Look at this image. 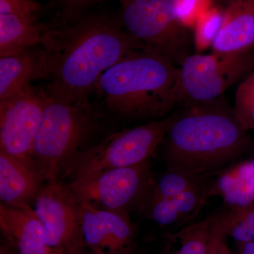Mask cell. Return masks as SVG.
Listing matches in <instances>:
<instances>
[{
    "label": "cell",
    "mask_w": 254,
    "mask_h": 254,
    "mask_svg": "<svg viewBox=\"0 0 254 254\" xmlns=\"http://www.w3.org/2000/svg\"><path fill=\"white\" fill-rule=\"evenodd\" d=\"M143 49L120 19L103 15L83 16L70 26L55 29L42 50L45 88L53 98H88L100 76L120 60Z\"/></svg>",
    "instance_id": "6da1fadb"
},
{
    "label": "cell",
    "mask_w": 254,
    "mask_h": 254,
    "mask_svg": "<svg viewBox=\"0 0 254 254\" xmlns=\"http://www.w3.org/2000/svg\"><path fill=\"white\" fill-rule=\"evenodd\" d=\"M166 137L168 170L198 177L225 168L248 142L235 113L215 108H193L172 117Z\"/></svg>",
    "instance_id": "7a4b0ae2"
},
{
    "label": "cell",
    "mask_w": 254,
    "mask_h": 254,
    "mask_svg": "<svg viewBox=\"0 0 254 254\" xmlns=\"http://www.w3.org/2000/svg\"><path fill=\"white\" fill-rule=\"evenodd\" d=\"M180 67L152 50H137L100 76L97 90L112 113L163 117L180 101Z\"/></svg>",
    "instance_id": "3957f363"
},
{
    "label": "cell",
    "mask_w": 254,
    "mask_h": 254,
    "mask_svg": "<svg viewBox=\"0 0 254 254\" xmlns=\"http://www.w3.org/2000/svg\"><path fill=\"white\" fill-rule=\"evenodd\" d=\"M100 124L99 112L88 98L66 100L48 95L31 153L41 181H59L88 149Z\"/></svg>",
    "instance_id": "277c9868"
},
{
    "label": "cell",
    "mask_w": 254,
    "mask_h": 254,
    "mask_svg": "<svg viewBox=\"0 0 254 254\" xmlns=\"http://www.w3.org/2000/svg\"><path fill=\"white\" fill-rule=\"evenodd\" d=\"M120 21L143 49L175 64L190 56L191 39L180 17V0H121Z\"/></svg>",
    "instance_id": "5b68a950"
},
{
    "label": "cell",
    "mask_w": 254,
    "mask_h": 254,
    "mask_svg": "<svg viewBox=\"0 0 254 254\" xmlns=\"http://www.w3.org/2000/svg\"><path fill=\"white\" fill-rule=\"evenodd\" d=\"M172 117L114 133L81 153L68 170L73 180L149 161L166 137Z\"/></svg>",
    "instance_id": "8992f818"
},
{
    "label": "cell",
    "mask_w": 254,
    "mask_h": 254,
    "mask_svg": "<svg viewBox=\"0 0 254 254\" xmlns=\"http://www.w3.org/2000/svg\"><path fill=\"white\" fill-rule=\"evenodd\" d=\"M251 49L187 57L180 67V101L207 103L221 95L254 69V52Z\"/></svg>",
    "instance_id": "52a82bcc"
},
{
    "label": "cell",
    "mask_w": 254,
    "mask_h": 254,
    "mask_svg": "<svg viewBox=\"0 0 254 254\" xmlns=\"http://www.w3.org/2000/svg\"><path fill=\"white\" fill-rule=\"evenodd\" d=\"M69 186L83 203L127 213L128 209L149 196L154 182L150 162L147 161L76 179Z\"/></svg>",
    "instance_id": "ba28073f"
},
{
    "label": "cell",
    "mask_w": 254,
    "mask_h": 254,
    "mask_svg": "<svg viewBox=\"0 0 254 254\" xmlns=\"http://www.w3.org/2000/svg\"><path fill=\"white\" fill-rule=\"evenodd\" d=\"M34 203L50 248L69 254L86 247L82 237L81 202L69 185L48 182L41 187Z\"/></svg>",
    "instance_id": "9c48e42d"
},
{
    "label": "cell",
    "mask_w": 254,
    "mask_h": 254,
    "mask_svg": "<svg viewBox=\"0 0 254 254\" xmlns=\"http://www.w3.org/2000/svg\"><path fill=\"white\" fill-rule=\"evenodd\" d=\"M48 99L45 88L31 85L0 101V150L35 170L32 150Z\"/></svg>",
    "instance_id": "30bf717a"
},
{
    "label": "cell",
    "mask_w": 254,
    "mask_h": 254,
    "mask_svg": "<svg viewBox=\"0 0 254 254\" xmlns=\"http://www.w3.org/2000/svg\"><path fill=\"white\" fill-rule=\"evenodd\" d=\"M81 223L83 242L91 250L98 254L128 252L134 232L127 212L97 208L81 202Z\"/></svg>",
    "instance_id": "8fae6325"
},
{
    "label": "cell",
    "mask_w": 254,
    "mask_h": 254,
    "mask_svg": "<svg viewBox=\"0 0 254 254\" xmlns=\"http://www.w3.org/2000/svg\"><path fill=\"white\" fill-rule=\"evenodd\" d=\"M0 227L6 241L18 254H53L46 234L31 205L10 207L0 205Z\"/></svg>",
    "instance_id": "7c38bea8"
},
{
    "label": "cell",
    "mask_w": 254,
    "mask_h": 254,
    "mask_svg": "<svg viewBox=\"0 0 254 254\" xmlns=\"http://www.w3.org/2000/svg\"><path fill=\"white\" fill-rule=\"evenodd\" d=\"M254 46V0H231L212 45L213 53H237Z\"/></svg>",
    "instance_id": "4fadbf2b"
},
{
    "label": "cell",
    "mask_w": 254,
    "mask_h": 254,
    "mask_svg": "<svg viewBox=\"0 0 254 254\" xmlns=\"http://www.w3.org/2000/svg\"><path fill=\"white\" fill-rule=\"evenodd\" d=\"M41 182L34 168L0 150L1 204L24 207L34 203Z\"/></svg>",
    "instance_id": "5bb4252c"
},
{
    "label": "cell",
    "mask_w": 254,
    "mask_h": 254,
    "mask_svg": "<svg viewBox=\"0 0 254 254\" xmlns=\"http://www.w3.org/2000/svg\"><path fill=\"white\" fill-rule=\"evenodd\" d=\"M54 30L41 22L38 16L0 14V56L16 54L38 44L46 46Z\"/></svg>",
    "instance_id": "9a60e30c"
},
{
    "label": "cell",
    "mask_w": 254,
    "mask_h": 254,
    "mask_svg": "<svg viewBox=\"0 0 254 254\" xmlns=\"http://www.w3.org/2000/svg\"><path fill=\"white\" fill-rule=\"evenodd\" d=\"M42 51L23 50L0 58V101L17 95L31 86L32 81L43 78Z\"/></svg>",
    "instance_id": "2e32d148"
},
{
    "label": "cell",
    "mask_w": 254,
    "mask_h": 254,
    "mask_svg": "<svg viewBox=\"0 0 254 254\" xmlns=\"http://www.w3.org/2000/svg\"><path fill=\"white\" fill-rule=\"evenodd\" d=\"M214 192L223 196L234 210L254 205V169L252 163L241 164L218 179Z\"/></svg>",
    "instance_id": "e0dca14e"
},
{
    "label": "cell",
    "mask_w": 254,
    "mask_h": 254,
    "mask_svg": "<svg viewBox=\"0 0 254 254\" xmlns=\"http://www.w3.org/2000/svg\"><path fill=\"white\" fill-rule=\"evenodd\" d=\"M213 215L165 236L163 254H205Z\"/></svg>",
    "instance_id": "ac0fdd59"
},
{
    "label": "cell",
    "mask_w": 254,
    "mask_h": 254,
    "mask_svg": "<svg viewBox=\"0 0 254 254\" xmlns=\"http://www.w3.org/2000/svg\"><path fill=\"white\" fill-rule=\"evenodd\" d=\"M201 177L190 176L177 172L170 171L165 174L156 184H154L149 197L173 198L192 187L201 184Z\"/></svg>",
    "instance_id": "d6986e66"
},
{
    "label": "cell",
    "mask_w": 254,
    "mask_h": 254,
    "mask_svg": "<svg viewBox=\"0 0 254 254\" xmlns=\"http://www.w3.org/2000/svg\"><path fill=\"white\" fill-rule=\"evenodd\" d=\"M223 14L218 10L208 9L198 18L193 26V42L198 53L213 45L221 26Z\"/></svg>",
    "instance_id": "ffe728a7"
},
{
    "label": "cell",
    "mask_w": 254,
    "mask_h": 254,
    "mask_svg": "<svg viewBox=\"0 0 254 254\" xmlns=\"http://www.w3.org/2000/svg\"><path fill=\"white\" fill-rule=\"evenodd\" d=\"M234 113L246 131L254 130V72L237 88Z\"/></svg>",
    "instance_id": "44dd1931"
},
{
    "label": "cell",
    "mask_w": 254,
    "mask_h": 254,
    "mask_svg": "<svg viewBox=\"0 0 254 254\" xmlns=\"http://www.w3.org/2000/svg\"><path fill=\"white\" fill-rule=\"evenodd\" d=\"M227 235L238 244L254 241V205L242 210H230Z\"/></svg>",
    "instance_id": "7402d4cb"
},
{
    "label": "cell",
    "mask_w": 254,
    "mask_h": 254,
    "mask_svg": "<svg viewBox=\"0 0 254 254\" xmlns=\"http://www.w3.org/2000/svg\"><path fill=\"white\" fill-rule=\"evenodd\" d=\"M230 211L213 215L205 254H232L226 242Z\"/></svg>",
    "instance_id": "603a6c76"
},
{
    "label": "cell",
    "mask_w": 254,
    "mask_h": 254,
    "mask_svg": "<svg viewBox=\"0 0 254 254\" xmlns=\"http://www.w3.org/2000/svg\"><path fill=\"white\" fill-rule=\"evenodd\" d=\"M208 193V190H205L200 184L173 198L181 219L195 215L205 203Z\"/></svg>",
    "instance_id": "cb8c5ba5"
},
{
    "label": "cell",
    "mask_w": 254,
    "mask_h": 254,
    "mask_svg": "<svg viewBox=\"0 0 254 254\" xmlns=\"http://www.w3.org/2000/svg\"><path fill=\"white\" fill-rule=\"evenodd\" d=\"M149 198L148 214L157 224L169 226L182 220L173 198Z\"/></svg>",
    "instance_id": "d4e9b609"
},
{
    "label": "cell",
    "mask_w": 254,
    "mask_h": 254,
    "mask_svg": "<svg viewBox=\"0 0 254 254\" xmlns=\"http://www.w3.org/2000/svg\"><path fill=\"white\" fill-rule=\"evenodd\" d=\"M209 0H180V17L183 24L193 28L198 18L209 9Z\"/></svg>",
    "instance_id": "484cf974"
},
{
    "label": "cell",
    "mask_w": 254,
    "mask_h": 254,
    "mask_svg": "<svg viewBox=\"0 0 254 254\" xmlns=\"http://www.w3.org/2000/svg\"><path fill=\"white\" fill-rule=\"evenodd\" d=\"M42 6L34 0H0V14L38 16Z\"/></svg>",
    "instance_id": "4316f807"
},
{
    "label": "cell",
    "mask_w": 254,
    "mask_h": 254,
    "mask_svg": "<svg viewBox=\"0 0 254 254\" xmlns=\"http://www.w3.org/2000/svg\"><path fill=\"white\" fill-rule=\"evenodd\" d=\"M238 254H254V241L239 244Z\"/></svg>",
    "instance_id": "83f0119b"
},
{
    "label": "cell",
    "mask_w": 254,
    "mask_h": 254,
    "mask_svg": "<svg viewBox=\"0 0 254 254\" xmlns=\"http://www.w3.org/2000/svg\"><path fill=\"white\" fill-rule=\"evenodd\" d=\"M0 254H18L16 250L6 241L0 247Z\"/></svg>",
    "instance_id": "f1b7e54d"
},
{
    "label": "cell",
    "mask_w": 254,
    "mask_h": 254,
    "mask_svg": "<svg viewBox=\"0 0 254 254\" xmlns=\"http://www.w3.org/2000/svg\"><path fill=\"white\" fill-rule=\"evenodd\" d=\"M64 4L69 6V7H77L86 4L87 0H60Z\"/></svg>",
    "instance_id": "f546056e"
},
{
    "label": "cell",
    "mask_w": 254,
    "mask_h": 254,
    "mask_svg": "<svg viewBox=\"0 0 254 254\" xmlns=\"http://www.w3.org/2000/svg\"><path fill=\"white\" fill-rule=\"evenodd\" d=\"M69 254H98L96 253V252H93V251L91 250V252H88V253H86V252H83V248L81 249V250H78L75 251V252H72V253Z\"/></svg>",
    "instance_id": "4dcf8cb0"
},
{
    "label": "cell",
    "mask_w": 254,
    "mask_h": 254,
    "mask_svg": "<svg viewBox=\"0 0 254 254\" xmlns=\"http://www.w3.org/2000/svg\"><path fill=\"white\" fill-rule=\"evenodd\" d=\"M53 254H66L63 251L61 250H55Z\"/></svg>",
    "instance_id": "1f68e13d"
},
{
    "label": "cell",
    "mask_w": 254,
    "mask_h": 254,
    "mask_svg": "<svg viewBox=\"0 0 254 254\" xmlns=\"http://www.w3.org/2000/svg\"><path fill=\"white\" fill-rule=\"evenodd\" d=\"M98 1V0H87L86 4H88L90 2H93V1Z\"/></svg>",
    "instance_id": "d6a6232c"
},
{
    "label": "cell",
    "mask_w": 254,
    "mask_h": 254,
    "mask_svg": "<svg viewBox=\"0 0 254 254\" xmlns=\"http://www.w3.org/2000/svg\"><path fill=\"white\" fill-rule=\"evenodd\" d=\"M252 165H253V167H254V161L252 162Z\"/></svg>",
    "instance_id": "836d02e7"
},
{
    "label": "cell",
    "mask_w": 254,
    "mask_h": 254,
    "mask_svg": "<svg viewBox=\"0 0 254 254\" xmlns=\"http://www.w3.org/2000/svg\"><path fill=\"white\" fill-rule=\"evenodd\" d=\"M226 1H228V2H230V1H231V0H226Z\"/></svg>",
    "instance_id": "e575fe53"
}]
</instances>
